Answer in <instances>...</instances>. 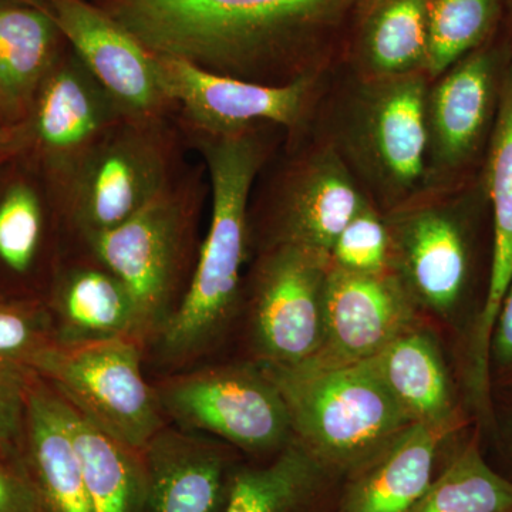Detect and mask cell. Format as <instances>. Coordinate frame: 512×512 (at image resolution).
<instances>
[{"mask_svg":"<svg viewBox=\"0 0 512 512\" xmlns=\"http://www.w3.org/2000/svg\"><path fill=\"white\" fill-rule=\"evenodd\" d=\"M0 512H46L19 460L0 458Z\"/></svg>","mask_w":512,"mask_h":512,"instance_id":"cell-34","label":"cell"},{"mask_svg":"<svg viewBox=\"0 0 512 512\" xmlns=\"http://www.w3.org/2000/svg\"><path fill=\"white\" fill-rule=\"evenodd\" d=\"M458 431L413 423L375 460L346 478L336 512L412 511L453 457L443 460Z\"/></svg>","mask_w":512,"mask_h":512,"instance_id":"cell-18","label":"cell"},{"mask_svg":"<svg viewBox=\"0 0 512 512\" xmlns=\"http://www.w3.org/2000/svg\"><path fill=\"white\" fill-rule=\"evenodd\" d=\"M63 345L127 338L140 330L136 305L126 286L110 272H69L55 295Z\"/></svg>","mask_w":512,"mask_h":512,"instance_id":"cell-24","label":"cell"},{"mask_svg":"<svg viewBox=\"0 0 512 512\" xmlns=\"http://www.w3.org/2000/svg\"><path fill=\"white\" fill-rule=\"evenodd\" d=\"M357 60L365 79L426 73L427 0H373L360 30Z\"/></svg>","mask_w":512,"mask_h":512,"instance_id":"cell-25","label":"cell"},{"mask_svg":"<svg viewBox=\"0 0 512 512\" xmlns=\"http://www.w3.org/2000/svg\"><path fill=\"white\" fill-rule=\"evenodd\" d=\"M490 427L497 434L495 437L510 466V471L504 476L512 480V392L493 394V419Z\"/></svg>","mask_w":512,"mask_h":512,"instance_id":"cell-35","label":"cell"},{"mask_svg":"<svg viewBox=\"0 0 512 512\" xmlns=\"http://www.w3.org/2000/svg\"><path fill=\"white\" fill-rule=\"evenodd\" d=\"M64 416L82 461L92 511L137 512L136 454L97 429L66 402Z\"/></svg>","mask_w":512,"mask_h":512,"instance_id":"cell-26","label":"cell"},{"mask_svg":"<svg viewBox=\"0 0 512 512\" xmlns=\"http://www.w3.org/2000/svg\"><path fill=\"white\" fill-rule=\"evenodd\" d=\"M507 23V33L512 42V0H504V19Z\"/></svg>","mask_w":512,"mask_h":512,"instance_id":"cell-38","label":"cell"},{"mask_svg":"<svg viewBox=\"0 0 512 512\" xmlns=\"http://www.w3.org/2000/svg\"><path fill=\"white\" fill-rule=\"evenodd\" d=\"M163 412L248 453L281 451L292 433L284 397L265 370L214 369L177 377L157 392Z\"/></svg>","mask_w":512,"mask_h":512,"instance_id":"cell-8","label":"cell"},{"mask_svg":"<svg viewBox=\"0 0 512 512\" xmlns=\"http://www.w3.org/2000/svg\"><path fill=\"white\" fill-rule=\"evenodd\" d=\"M512 60L510 37L495 36L437 77L426 96V180L468 185L484 163L501 87Z\"/></svg>","mask_w":512,"mask_h":512,"instance_id":"cell-6","label":"cell"},{"mask_svg":"<svg viewBox=\"0 0 512 512\" xmlns=\"http://www.w3.org/2000/svg\"><path fill=\"white\" fill-rule=\"evenodd\" d=\"M184 204L168 190L130 220L87 235L94 254L126 286L140 330L164 313L184 232Z\"/></svg>","mask_w":512,"mask_h":512,"instance_id":"cell-15","label":"cell"},{"mask_svg":"<svg viewBox=\"0 0 512 512\" xmlns=\"http://www.w3.org/2000/svg\"><path fill=\"white\" fill-rule=\"evenodd\" d=\"M18 460L46 512H93L64 402L35 375L30 379Z\"/></svg>","mask_w":512,"mask_h":512,"instance_id":"cell-20","label":"cell"},{"mask_svg":"<svg viewBox=\"0 0 512 512\" xmlns=\"http://www.w3.org/2000/svg\"><path fill=\"white\" fill-rule=\"evenodd\" d=\"M52 342L49 316L39 305L0 298V372L32 375L33 359Z\"/></svg>","mask_w":512,"mask_h":512,"instance_id":"cell-30","label":"cell"},{"mask_svg":"<svg viewBox=\"0 0 512 512\" xmlns=\"http://www.w3.org/2000/svg\"><path fill=\"white\" fill-rule=\"evenodd\" d=\"M148 121L123 120L111 128L64 183L84 234L116 228L170 190L167 153Z\"/></svg>","mask_w":512,"mask_h":512,"instance_id":"cell-7","label":"cell"},{"mask_svg":"<svg viewBox=\"0 0 512 512\" xmlns=\"http://www.w3.org/2000/svg\"><path fill=\"white\" fill-rule=\"evenodd\" d=\"M330 256L278 242L256 275L255 339L266 365L313 359L325 339V289Z\"/></svg>","mask_w":512,"mask_h":512,"instance_id":"cell-10","label":"cell"},{"mask_svg":"<svg viewBox=\"0 0 512 512\" xmlns=\"http://www.w3.org/2000/svg\"><path fill=\"white\" fill-rule=\"evenodd\" d=\"M491 392H512V282L495 316L488 343Z\"/></svg>","mask_w":512,"mask_h":512,"instance_id":"cell-33","label":"cell"},{"mask_svg":"<svg viewBox=\"0 0 512 512\" xmlns=\"http://www.w3.org/2000/svg\"><path fill=\"white\" fill-rule=\"evenodd\" d=\"M417 303L392 271L363 274L330 265L325 289V339L312 365L367 362L416 328Z\"/></svg>","mask_w":512,"mask_h":512,"instance_id":"cell-14","label":"cell"},{"mask_svg":"<svg viewBox=\"0 0 512 512\" xmlns=\"http://www.w3.org/2000/svg\"><path fill=\"white\" fill-rule=\"evenodd\" d=\"M30 373L131 453L164 429L160 399L141 372L140 350L128 338L49 343Z\"/></svg>","mask_w":512,"mask_h":512,"instance_id":"cell-5","label":"cell"},{"mask_svg":"<svg viewBox=\"0 0 512 512\" xmlns=\"http://www.w3.org/2000/svg\"><path fill=\"white\" fill-rule=\"evenodd\" d=\"M467 212L444 205L402 208L387 220L389 271L417 306L441 316L460 311L474 275Z\"/></svg>","mask_w":512,"mask_h":512,"instance_id":"cell-11","label":"cell"},{"mask_svg":"<svg viewBox=\"0 0 512 512\" xmlns=\"http://www.w3.org/2000/svg\"><path fill=\"white\" fill-rule=\"evenodd\" d=\"M366 198L336 148H323L298 168L286 187L279 242L330 256Z\"/></svg>","mask_w":512,"mask_h":512,"instance_id":"cell-19","label":"cell"},{"mask_svg":"<svg viewBox=\"0 0 512 512\" xmlns=\"http://www.w3.org/2000/svg\"><path fill=\"white\" fill-rule=\"evenodd\" d=\"M62 37L42 6L0 0V93L20 121L59 60Z\"/></svg>","mask_w":512,"mask_h":512,"instance_id":"cell-23","label":"cell"},{"mask_svg":"<svg viewBox=\"0 0 512 512\" xmlns=\"http://www.w3.org/2000/svg\"><path fill=\"white\" fill-rule=\"evenodd\" d=\"M410 512H512V480L491 466L474 436Z\"/></svg>","mask_w":512,"mask_h":512,"instance_id":"cell-27","label":"cell"},{"mask_svg":"<svg viewBox=\"0 0 512 512\" xmlns=\"http://www.w3.org/2000/svg\"><path fill=\"white\" fill-rule=\"evenodd\" d=\"M22 2L33 3V5H39V6H42V8H43V5H45V0H22Z\"/></svg>","mask_w":512,"mask_h":512,"instance_id":"cell-39","label":"cell"},{"mask_svg":"<svg viewBox=\"0 0 512 512\" xmlns=\"http://www.w3.org/2000/svg\"><path fill=\"white\" fill-rule=\"evenodd\" d=\"M43 8L127 120L154 119L170 103L158 79L157 56L110 12L84 0H45Z\"/></svg>","mask_w":512,"mask_h":512,"instance_id":"cell-13","label":"cell"},{"mask_svg":"<svg viewBox=\"0 0 512 512\" xmlns=\"http://www.w3.org/2000/svg\"><path fill=\"white\" fill-rule=\"evenodd\" d=\"M32 376L0 372V453H10L22 441Z\"/></svg>","mask_w":512,"mask_h":512,"instance_id":"cell-32","label":"cell"},{"mask_svg":"<svg viewBox=\"0 0 512 512\" xmlns=\"http://www.w3.org/2000/svg\"><path fill=\"white\" fill-rule=\"evenodd\" d=\"M503 19L504 0H427V77L437 79L490 42Z\"/></svg>","mask_w":512,"mask_h":512,"instance_id":"cell-28","label":"cell"},{"mask_svg":"<svg viewBox=\"0 0 512 512\" xmlns=\"http://www.w3.org/2000/svg\"><path fill=\"white\" fill-rule=\"evenodd\" d=\"M330 261L339 268L363 274L389 269V229L367 198L340 232Z\"/></svg>","mask_w":512,"mask_h":512,"instance_id":"cell-31","label":"cell"},{"mask_svg":"<svg viewBox=\"0 0 512 512\" xmlns=\"http://www.w3.org/2000/svg\"><path fill=\"white\" fill-rule=\"evenodd\" d=\"M413 423L461 430L466 417L437 342L413 328L367 360Z\"/></svg>","mask_w":512,"mask_h":512,"instance_id":"cell-21","label":"cell"},{"mask_svg":"<svg viewBox=\"0 0 512 512\" xmlns=\"http://www.w3.org/2000/svg\"><path fill=\"white\" fill-rule=\"evenodd\" d=\"M262 369L284 397L296 441L336 476L352 477L413 424L369 362Z\"/></svg>","mask_w":512,"mask_h":512,"instance_id":"cell-2","label":"cell"},{"mask_svg":"<svg viewBox=\"0 0 512 512\" xmlns=\"http://www.w3.org/2000/svg\"><path fill=\"white\" fill-rule=\"evenodd\" d=\"M426 73L365 79L350 97L336 151L390 207L426 181Z\"/></svg>","mask_w":512,"mask_h":512,"instance_id":"cell-4","label":"cell"},{"mask_svg":"<svg viewBox=\"0 0 512 512\" xmlns=\"http://www.w3.org/2000/svg\"><path fill=\"white\" fill-rule=\"evenodd\" d=\"M45 231V208L35 183L23 174L0 184V265L13 275L29 274Z\"/></svg>","mask_w":512,"mask_h":512,"instance_id":"cell-29","label":"cell"},{"mask_svg":"<svg viewBox=\"0 0 512 512\" xmlns=\"http://www.w3.org/2000/svg\"><path fill=\"white\" fill-rule=\"evenodd\" d=\"M137 512H221L235 468L217 447L158 431L138 451Z\"/></svg>","mask_w":512,"mask_h":512,"instance_id":"cell-16","label":"cell"},{"mask_svg":"<svg viewBox=\"0 0 512 512\" xmlns=\"http://www.w3.org/2000/svg\"><path fill=\"white\" fill-rule=\"evenodd\" d=\"M23 137L19 124L0 121V170L22 156Z\"/></svg>","mask_w":512,"mask_h":512,"instance_id":"cell-36","label":"cell"},{"mask_svg":"<svg viewBox=\"0 0 512 512\" xmlns=\"http://www.w3.org/2000/svg\"><path fill=\"white\" fill-rule=\"evenodd\" d=\"M336 478L296 441L266 466L235 468L221 512H336Z\"/></svg>","mask_w":512,"mask_h":512,"instance_id":"cell-22","label":"cell"},{"mask_svg":"<svg viewBox=\"0 0 512 512\" xmlns=\"http://www.w3.org/2000/svg\"><path fill=\"white\" fill-rule=\"evenodd\" d=\"M157 56L158 79L170 103L183 106L201 134L227 136L269 121L295 127L315 86L311 74L284 84L249 82L202 69L171 56Z\"/></svg>","mask_w":512,"mask_h":512,"instance_id":"cell-12","label":"cell"},{"mask_svg":"<svg viewBox=\"0 0 512 512\" xmlns=\"http://www.w3.org/2000/svg\"><path fill=\"white\" fill-rule=\"evenodd\" d=\"M123 120L116 101L76 55L60 56L20 121V157L62 188L90 148Z\"/></svg>","mask_w":512,"mask_h":512,"instance_id":"cell-9","label":"cell"},{"mask_svg":"<svg viewBox=\"0 0 512 512\" xmlns=\"http://www.w3.org/2000/svg\"><path fill=\"white\" fill-rule=\"evenodd\" d=\"M212 185L211 224L194 278L163 328L168 356H185L215 338L234 308L247 249V208L264 146L252 128L227 136L200 133Z\"/></svg>","mask_w":512,"mask_h":512,"instance_id":"cell-3","label":"cell"},{"mask_svg":"<svg viewBox=\"0 0 512 512\" xmlns=\"http://www.w3.org/2000/svg\"><path fill=\"white\" fill-rule=\"evenodd\" d=\"M0 121L6 124L20 123L18 114L13 111L8 101H6L5 97L2 96V93H0Z\"/></svg>","mask_w":512,"mask_h":512,"instance_id":"cell-37","label":"cell"},{"mask_svg":"<svg viewBox=\"0 0 512 512\" xmlns=\"http://www.w3.org/2000/svg\"><path fill=\"white\" fill-rule=\"evenodd\" d=\"M491 211V259L487 291L468 343V377L488 384V343L495 316L512 282V60L501 87L500 104L480 171Z\"/></svg>","mask_w":512,"mask_h":512,"instance_id":"cell-17","label":"cell"},{"mask_svg":"<svg viewBox=\"0 0 512 512\" xmlns=\"http://www.w3.org/2000/svg\"><path fill=\"white\" fill-rule=\"evenodd\" d=\"M355 2L117 0L110 15L154 55L266 83L338 28Z\"/></svg>","mask_w":512,"mask_h":512,"instance_id":"cell-1","label":"cell"}]
</instances>
